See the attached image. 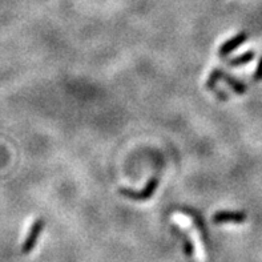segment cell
Wrapping results in <instances>:
<instances>
[{
    "label": "cell",
    "instance_id": "3957f363",
    "mask_svg": "<svg viewBox=\"0 0 262 262\" xmlns=\"http://www.w3.org/2000/svg\"><path fill=\"white\" fill-rule=\"evenodd\" d=\"M246 213L245 212H229V210H222L217 212L213 216V221L216 224H224V222H235V224H241V222L246 221Z\"/></svg>",
    "mask_w": 262,
    "mask_h": 262
},
{
    "label": "cell",
    "instance_id": "8992f818",
    "mask_svg": "<svg viewBox=\"0 0 262 262\" xmlns=\"http://www.w3.org/2000/svg\"><path fill=\"white\" fill-rule=\"evenodd\" d=\"M254 58H256V52L254 51H248L244 55H240L237 58L231 59L230 62H229V66L230 67H241V66H245V64L252 62Z\"/></svg>",
    "mask_w": 262,
    "mask_h": 262
},
{
    "label": "cell",
    "instance_id": "5b68a950",
    "mask_svg": "<svg viewBox=\"0 0 262 262\" xmlns=\"http://www.w3.org/2000/svg\"><path fill=\"white\" fill-rule=\"evenodd\" d=\"M221 79H224L225 83H227L230 88H233V91H234L235 94L242 95L246 92V85H245L244 83H241V81L237 80V79H234V77H231V76L227 75V73H224V72H222Z\"/></svg>",
    "mask_w": 262,
    "mask_h": 262
},
{
    "label": "cell",
    "instance_id": "52a82bcc",
    "mask_svg": "<svg viewBox=\"0 0 262 262\" xmlns=\"http://www.w3.org/2000/svg\"><path fill=\"white\" fill-rule=\"evenodd\" d=\"M221 73L222 71H220V69H214V71L210 73V77H209L208 83H206V87H208L209 89H214L217 80L218 79H221Z\"/></svg>",
    "mask_w": 262,
    "mask_h": 262
},
{
    "label": "cell",
    "instance_id": "6da1fadb",
    "mask_svg": "<svg viewBox=\"0 0 262 262\" xmlns=\"http://www.w3.org/2000/svg\"><path fill=\"white\" fill-rule=\"evenodd\" d=\"M159 187V180L157 178H151L149 182L147 184V187L144 188L141 192H133L131 189H124L121 188L120 193L128 198H132V200H147L149 197H152L153 192L156 191V188Z\"/></svg>",
    "mask_w": 262,
    "mask_h": 262
},
{
    "label": "cell",
    "instance_id": "ba28073f",
    "mask_svg": "<svg viewBox=\"0 0 262 262\" xmlns=\"http://www.w3.org/2000/svg\"><path fill=\"white\" fill-rule=\"evenodd\" d=\"M253 81H261L262 80V58L260 59V63H258L257 68H256V71H254L253 75Z\"/></svg>",
    "mask_w": 262,
    "mask_h": 262
},
{
    "label": "cell",
    "instance_id": "7a4b0ae2",
    "mask_svg": "<svg viewBox=\"0 0 262 262\" xmlns=\"http://www.w3.org/2000/svg\"><path fill=\"white\" fill-rule=\"evenodd\" d=\"M43 229H44V220H37V221L32 225L31 230H30L27 238H26L24 244H23L22 248L23 253L24 254L31 253L32 250H33V248H35L36 241L39 238V235H40V233L43 231Z\"/></svg>",
    "mask_w": 262,
    "mask_h": 262
},
{
    "label": "cell",
    "instance_id": "277c9868",
    "mask_svg": "<svg viewBox=\"0 0 262 262\" xmlns=\"http://www.w3.org/2000/svg\"><path fill=\"white\" fill-rule=\"evenodd\" d=\"M248 40V33L246 32H240L238 35H235L234 37H231L230 40H228L225 44L220 48V56H228L231 54L234 49H237L240 45H242L245 41Z\"/></svg>",
    "mask_w": 262,
    "mask_h": 262
}]
</instances>
